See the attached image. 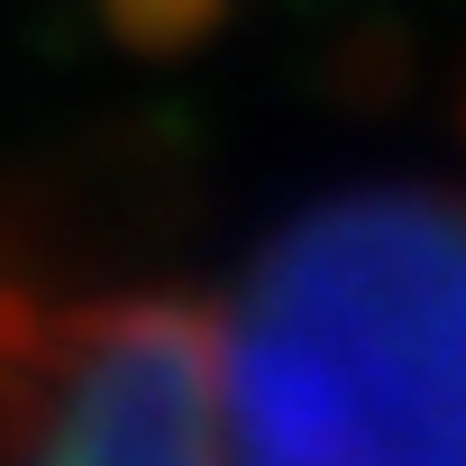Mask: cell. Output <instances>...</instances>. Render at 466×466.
<instances>
[{
  "label": "cell",
  "mask_w": 466,
  "mask_h": 466,
  "mask_svg": "<svg viewBox=\"0 0 466 466\" xmlns=\"http://www.w3.org/2000/svg\"><path fill=\"white\" fill-rule=\"evenodd\" d=\"M0 448L19 457H210L228 448L219 320L192 302H101L19 329L0 357Z\"/></svg>",
  "instance_id": "7a4b0ae2"
},
{
  "label": "cell",
  "mask_w": 466,
  "mask_h": 466,
  "mask_svg": "<svg viewBox=\"0 0 466 466\" xmlns=\"http://www.w3.org/2000/svg\"><path fill=\"white\" fill-rule=\"evenodd\" d=\"M219 366L248 457H466V192L384 183L275 228Z\"/></svg>",
  "instance_id": "6da1fadb"
}]
</instances>
